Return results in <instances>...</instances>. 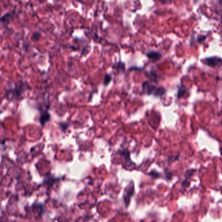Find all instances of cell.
<instances>
[{"mask_svg":"<svg viewBox=\"0 0 222 222\" xmlns=\"http://www.w3.org/2000/svg\"><path fill=\"white\" fill-rule=\"evenodd\" d=\"M26 90V85L24 83H20L19 85L16 84V86L14 88L9 89L8 91L7 92V96L8 99H16L20 97L21 95L24 92V91Z\"/></svg>","mask_w":222,"mask_h":222,"instance_id":"1","label":"cell"},{"mask_svg":"<svg viewBox=\"0 0 222 222\" xmlns=\"http://www.w3.org/2000/svg\"><path fill=\"white\" fill-rule=\"evenodd\" d=\"M155 89L156 87L151 85L150 83H149L148 81L145 82L143 85H142V90H143L144 93L151 95L152 93H154Z\"/></svg>","mask_w":222,"mask_h":222,"instance_id":"3","label":"cell"},{"mask_svg":"<svg viewBox=\"0 0 222 222\" xmlns=\"http://www.w3.org/2000/svg\"><path fill=\"white\" fill-rule=\"evenodd\" d=\"M147 56L149 59L153 61H156L161 58L162 54L156 51H150L147 53Z\"/></svg>","mask_w":222,"mask_h":222,"instance_id":"5","label":"cell"},{"mask_svg":"<svg viewBox=\"0 0 222 222\" xmlns=\"http://www.w3.org/2000/svg\"><path fill=\"white\" fill-rule=\"evenodd\" d=\"M206 36V35H201V36H199L198 37V41L199 42H201V41H203L205 39Z\"/></svg>","mask_w":222,"mask_h":222,"instance_id":"11","label":"cell"},{"mask_svg":"<svg viewBox=\"0 0 222 222\" xmlns=\"http://www.w3.org/2000/svg\"><path fill=\"white\" fill-rule=\"evenodd\" d=\"M166 89L164 87H159V88H156L155 91L154 92V95L156 97H162L166 93Z\"/></svg>","mask_w":222,"mask_h":222,"instance_id":"6","label":"cell"},{"mask_svg":"<svg viewBox=\"0 0 222 222\" xmlns=\"http://www.w3.org/2000/svg\"><path fill=\"white\" fill-rule=\"evenodd\" d=\"M50 118H51V116L50 113H48V110H46V111H43V112H42L40 113V116L39 119L40 124L42 126H45V125L46 123H48L50 121Z\"/></svg>","mask_w":222,"mask_h":222,"instance_id":"4","label":"cell"},{"mask_svg":"<svg viewBox=\"0 0 222 222\" xmlns=\"http://www.w3.org/2000/svg\"><path fill=\"white\" fill-rule=\"evenodd\" d=\"M186 91H187V89L184 88V87H180V88L179 89V92H178V98H181L186 93Z\"/></svg>","mask_w":222,"mask_h":222,"instance_id":"7","label":"cell"},{"mask_svg":"<svg viewBox=\"0 0 222 222\" xmlns=\"http://www.w3.org/2000/svg\"><path fill=\"white\" fill-rule=\"evenodd\" d=\"M40 37H41L40 33H39L38 32H36L33 33V36H32V39L34 40H37L39 39Z\"/></svg>","mask_w":222,"mask_h":222,"instance_id":"9","label":"cell"},{"mask_svg":"<svg viewBox=\"0 0 222 222\" xmlns=\"http://www.w3.org/2000/svg\"><path fill=\"white\" fill-rule=\"evenodd\" d=\"M204 63L206 64V65L211 67H214L220 64L221 62V58L219 57L214 56V57H209V58H205L203 60Z\"/></svg>","mask_w":222,"mask_h":222,"instance_id":"2","label":"cell"},{"mask_svg":"<svg viewBox=\"0 0 222 222\" xmlns=\"http://www.w3.org/2000/svg\"><path fill=\"white\" fill-rule=\"evenodd\" d=\"M125 68V64L123 62H119L117 65V69H121V71H124Z\"/></svg>","mask_w":222,"mask_h":222,"instance_id":"10","label":"cell"},{"mask_svg":"<svg viewBox=\"0 0 222 222\" xmlns=\"http://www.w3.org/2000/svg\"><path fill=\"white\" fill-rule=\"evenodd\" d=\"M111 81H112V76H111L110 74H106V75L105 76L104 79V86H107V85L109 84Z\"/></svg>","mask_w":222,"mask_h":222,"instance_id":"8","label":"cell"}]
</instances>
